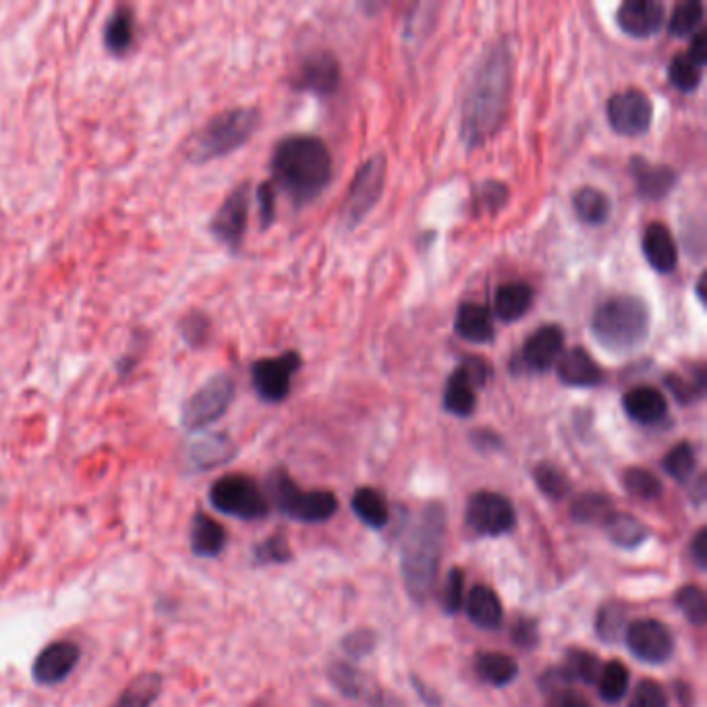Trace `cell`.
I'll use <instances>...</instances> for the list:
<instances>
[{
	"instance_id": "1",
	"label": "cell",
	"mask_w": 707,
	"mask_h": 707,
	"mask_svg": "<svg viewBox=\"0 0 707 707\" xmlns=\"http://www.w3.org/2000/svg\"><path fill=\"white\" fill-rule=\"evenodd\" d=\"M513 69V48L506 38L477 63L461 108V137L469 150L482 148L506 123Z\"/></svg>"
},
{
	"instance_id": "2",
	"label": "cell",
	"mask_w": 707,
	"mask_h": 707,
	"mask_svg": "<svg viewBox=\"0 0 707 707\" xmlns=\"http://www.w3.org/2000/svg\"><path fill=\"white\" fill-rule=\"evenodd\" d=\"M272 185L301 208L328 187L332 179V156L316 135H289L280 139L270 158Z\"/></svg>"
},
{
	"instance_id": "3",
	"label": "cell",
	"mask_w": 707,
	"mask_h": 707,
	"mask_svg": "<svg viewBox=\"0 0 707 707\" xmlns=\"http://www.w3.org/2000/svg\"><path fill=\"white\" fill-rule=\"evenodd\" d=\"M446 531V511L442 504H428L401 548V573L407 593L415 602L428 600L434 587Z\"/></svg>"
},
{
	"instance_id": "4",
	"label": "cell",
	"mask_w": 707,
	"mask_h": 707,
	"mask_svg": "<svg viewBox=\"0 0 707 707\" xmlns=\"http://www.w3.org/2000/svg\"><path fill=\"white\" fill-rule=\"evenodd\" d=\"M591 334L610 353H631L639 349L652 328L649 305L635 295L610 297L591 316Z\"/></svg>"
},
{
	"instance_id": "5",
	"label": "cell",
	"mask_w": 707,
	"mask_h": 707,
	"mask_svg": "<svg viewBox=\"0 0 707 707\" xmlns=\"http://www.w3.org/2000/svg\"><path fill=\"white\" fill-rule=\"evenodd\" d=\"M262 115L253 106H237L218 112L200 131H195L183 146L191 164H208L245 146L258 131Z\"/></svg>"
},
{
	"instance_id": "6",
	"label": "cell",
	"mask_w": 707,
	"mask_h": 707,
	"mask_svg": "<svg viewBox=\"0 0 707 707\" xmlns=\"http://www.w3.org/2000/svg\"><path fill=\"white\" fill-rule=\"evenodd\" d=\"M266 498L282 515L301 523H326L338 511V500L328 490L303 492L285 469H274L266 482Z\"/></svg>"
},
{
	"instance_id": "7",
	"label": "cell",
	"mask_w": 707,
	"mask_h": 707,
	"mask_svg": "<svg viewBox=\"0 0 707 707\" xmlns=\"http://www.w3.org/2000/svg\"><path fill=\"white\" fill-rule=\"evenodd\" d=\"M208 500L218 513L241 521H260L270 513L266 492L245 473L218 477L208 492Z\"/></svg>"
},
{
	"instance_id": "8",
	"label": "cell",
	"mask_w": 707,
	"mask_h": 707,
	"mask_svg": "<svg viewBox=\"0 0 707 707\" xmlns=\"http://www.w3.org/2000/svg\"><path fill=\"white\" fill-rule=\"evenodd\" d=\"M384 185H386V156L374 154L357 168V173L351 181L347 200L341 210V222L345 231H353L355 226H359L367 218V214L376 208L384 193Z\"/></svg>"
},
{
	"instance_id": "9",
	"label": "cell",
	"mask_w": 707,
	"mask_h": 707,
	"mask_svg": "<svg viewBox=\"0 0 707 707\" xmlns=\"http://www.w3.org/2000/svg\"><path fill=\"white\" fill-rule=\"evenodd\" d=\"M235 399V382L229 374L212 376L202 388H197L189 401L183 405L181 423L187 432H202L212 426L226 411Z\"/></svg>"
},
{
	"instance_id": "10",
	"label": "cell",
	"mask_w": 707,
	"mask_h": 707,
	"mask_svg": "<svg viewBox=\"0 0 707 707\" xmlns=\"http://www.w3.org/2000/svg\"><path fill=\"white\" fill-rule=\"evenodd\" d=\"M301 365L303 361L295 351L260 359L251 365V386L264 403H282L291 394V380Z\"/></svg>"
},
{
	"instance_id": "11",
	"label": "cell",
	"mask_w": 707,
	"mask_h": 707,
	"mask_svg": "<svg viewBox=\"0 0 707 707\" xmlns=\"http://www.w3.org/2000/svg\"><path fill=\"white\" fill-rule=\"evenodd\" d=\"M490 378V365L482 357H465L444 388V409L457 417L473 415L477 390Z\"/></svg>"
},
{
	"instance_id": "12",
	"label": "cell",
	"mask_w": 707,
	"mask_h": 707,
	"mask_svg": "<svg viewBox=\"0 0 707 707\" xmlns=\"http://www.w3.org/2000/svg\"><path fill=\"white\" fill-rule=\"evenodd\" d=\"M471 531L484 537H498L513 531L517 523V511L513 502L498 492H475L467 502L465 513Z\"/></svg>"
},
{
	"instance_id": "13",
	"label": "cell",
	"mask_w": 707,
	"mask_h": 707,
	"mask_svg": "<svg viewBox=\"0 0 707 707\" xmlns=\"http://www.w3.org/2000/svg\"><path fill=\"white\" fill-rule=\"evenodd\" d=\"M249 206H251V187L249 183H241L226 195V200L216 210L210 222L212 237L233 253H237L243 245L247 224H249Z\"/></svg>"
},
{
	"instance_id": "14",
	"label": "cell",
	"mask_w": 707,
	"mask_h": 707,
	"mask_svg": "<svg viewBox=\"0 0 707 707\" xmlns=\"http://www.w3.org/2000/svg\"><path fill=\"white\" fill-rule=\"evenodd\" d=\"M625 639L629 652L643 664L658 666L666 664L674 654V635L660 620L641 618L631 622L625 629Z\"/></svg>"
},
{
	"instance_id": "15",
	"label": "cell",
	"mask_w": 707,
	"mask_h": 707,
	"mask_svg": "<svg viewBox=\"0 0 707 707\" xmlns=\"http://www.w3.org/2000/svg\"><path fill=\"white\" fill-rule=\"evenodd\" d=\"M610 127L627 137L645 135L654 121V104L649 96L637 88L622 90L610 96L606 104Z\"/></svg>"
},
{
	"instance_id": "16",
	"label": "cell",
	"mask_w": 707,
	"mask_h": 707,
	"mask_svg": "<svg viewBox=\"0 0 707 707\" xmlns=\"http://www.w3.org/2000/svg\"><path fill=\"white\" fill-rule=\"evenodd\" d=\"M81 662V645L71 639L48 643L32 664V676L40 687L65 683Z\"/></svg>"
},
{
	"instance_id": "17",
	"label": "cell",
	"mask_w": 707,
	"mask_h": 707,
	"mask_svg": "<svg viewBox=\"0 0 707 707\" xmlns=\"http://www.w3.org/2000/svg\"><path fill=\"white\" fill-rule=\"evenodd\" d=\"M341 86V65L328 50L309 54L293 77V88L318 96L334 94Z\"/></svg>"
},
{
	"instance_id": "18",
	"label": "cell",
	"mask_w": 707,
	"mask_h": 707,
	"mask_svg": "<svg viewBox=\"0 0 707 707\" xmlns=\"http://www.w3.org/2000/svg\"><path fill=\"white\" fill-rule=\"evenodd\" d=\"M564 351V332L556 324H546L537 328L521 347V367L523 372L544 374L556 365Z\"/></svg>"
},
{
	"instance_id": "19",
	"label": "cell",
	"mask_w": 707,
	"mask_h": 707,
	"mask_svg": "<svg viewBox=\"0 0 707 707\" xmlns=\"http://www.w3.org/2000/svg\"><path fill=\"white\" fill-rule=\"evenodd\" d=\"M664 5L658 0H627L616 11L620 32L631 38H652L664 25Z\"/></svg>"
},
{
	"instance_id": "20",
	"label": "cell",
	"mask_w": 707,
	"mask_h": 707,
	"mask_svg": "<svg viewBox=\"0 0 707 707\" xmlns=\"http://www.w3.org/2000/svg\"><path fill=\"white\" fill-rule=\"evenodd\" d=\"M556 374L562 384L573 388H593L600 386L606 378L604 370L583 347H573L562 351L556 361Z\"/></svg>"
},
{
	"instance_id": "21",
	"label": "cell",
	"mask_w": 707,
	"mask_h": 707,
	"mask_svg": "<svg viewBox=\"0 0 707 707\" xmlns=\"http://www.w3.org/2000/svg\"><path fill=\"white\" fill-rule=\"evenodd\" d=\"M631 175L637 193L645 200H662L676 185V173L670 166L647 162L641 156L631 158Z\"/></svg>"
},
{
	"instance_id": "22",
	"label": "cell",
	"mask_w": 707,
	"mask_h": 707,
	"mask_svg": "<svg viewBox=\"0 0 707 707\" xmlns=\"http://www.w3.org/2000/svg\"><path fill=\"white\" fill-rule=\"evenodd\" d=\"M622 409L641 426H656L668 415V401L654 386H635L622 397Z\"/></svg>"
},
{
	"instance_id": "23",
	"label": "cell",
	"mask_w": 707,
	"mask_h": 707,
	"mask_svg": "<svg viewBox=\"0 0 707 707\" xmlns=\"http://www.w3.org/2000/svg\"><path fill=\"white\" fill-rule=\"evenodd\" d=\"M643 256L660 274H670L678 264V247L670 229L662 222L647 224L643 233Z\"/></svg>"
},
{
	"instance_id": "24",
	"label": "cell",
	"mask_w": 707,
	"mask_h": 707,
	"mask_svg": "<svg viewBox=\"0 0 707 707\" xmlns=\"http://www.w3.org/2000/svg\"><path fill=\"white\" fill-rule=\"evenodd\" d=\"M226 542H229V533L224 525L206 515L204 511H197L189 525V548L197 558H216L224 552Z\"/></svg>"
},
{
	"instance_id": "25",
	"label": "cell",
	"mask_w": 707,
	"mask_h": 707,
	"mask_svg": "<svg viewBox=\"0 0 707 707\" xmlns=\"http://www.w3.org/2000/svg\"><path fill=\"white\" fill-rule=\"evenodd\" d=\"M455 332L473 345H488L494 341V318L488 305L463 303L455 316Z\"/></svg>"
},
{
	"instance_id": "26",
	"label": "cell",
	"mask_w": 707,
	"mask_h": 707,
	"mask_svg": "<svg viewBox=\"0 0 707 707\" xmlns=\"http://www.w3.org/2000/svg\"><path fill=\"white\" fill-rule=\"evenodd\" d=\"M235 457V444L224 434H204L189 446L187 459L195 471H208L229 463Z\"/></svg>"
},
{
	"instance_id": "27",
	"label": "cell",
	"mask_w": 707,
	"mask_h": 707,
	"mask_svg": "<svg viewBox=\"0 0 707 707\" xmlns=\"http://www.w3.org/2000/svg\"><path fill=\"white\" fill-rule=\"evenodd\" d=\"M465 610L469 620L479 629H498L504 620V608L500 598L496 596V591L490 589L488 585H475L471 587Z\"/></svg>"
},
{
	"instance_id": "28",
	"label": "cell",
	"mask_w": 707,
	"mask_h": 707,
	"mask_svg": "<svg viewBox=\"0 0 707 707\" xmlns=\"http://www.w3.org/2000/svg\"><path fill=\"white\" fill-rule=\"evenodd\" d=\"M164 689V676L156 670L137 674L110 703V707H154Z\"/></svg>"
},
{
	"instance_id": "29",
	"label": "cell",
	"mask_w": 707,
	"mask_h": 707,
	"mask_svg": "<svg viewBox=\"0 0 707 707\" xmlns=\"http://www.w3.org/2000/svg\"><path fill=\"white\" fill-rule=\"evenodd\" d=\"M533 305V289L527 282H506L494 295V314L502 322L521 320Z\"/></svg>"
},
{
	"instance_id": "30",
	"label": "cell",
	"mask_w": 707,
	"mask_h": 707,
	"mask_svg": "<svg viewBox=\"0 0 707 707\" xmlns=\"http://www.w3.org/2000/svg\"><path fill=\"white\" fill-rule=\"evenodd\" d=\"M135 42V15L129 7H117L104 25V48L112 56H125Z\"/></svg>"
},
{
	"instance_id": "31",
	"label": "cell",
	"mask_w": 707,
	"mask_h": 707,
	"mask_svg": "<svg viewBox=\"0 0 707 707\" xmlns=\"http://www.w3.org/2000/svg\"><path fill=\"white\" fill-rule=\"evenodd\" d=\"M606 529L608 540L618 546V548H627L633 550L637 546H641L647 540V527L633 515L629 513H616L612 511L610 517L602 523Z\"/></svg>"
},
{
	"instance_id": "32",
	"label": "cell",
	"mask_w": 707,
	"mask_h": 707,
	"mask_svg": "<svg viewBox=\"0 0 707 707\" xmlns=\"http://www.w3.org/2000/svg\"><path fill=\"white\" fill-rule=\"evenodd\" d=\"M475 672L484 683L492 687H504L517 678L519 664L515 658L502 652H484L475 658Z\"/></svg>"
},
{
	"instance_id": "33",
	"label": "cell",
	"mask_w": 707,
	"mask_h": 707,
	"mask_svg": "<svg viewBox=\"0 0 707 707\" xmlns=\"http://www.w3.org/2000/svg\"><path fill=\"white\" fill-rule=\"evenodd\" d=\"M573 208L581 222L589 226H602L610 218V197L598 187H581L573 195Z\"/></svg>"
},
{
	"instance_id": "34",
	"label": "cell",
	"mask_w": 707,
	"mask_h": 707,
	"mask_svg": "<svg viewBox=\"0 0 707 707\" xmlns=\"http://www.w3.org/2000/svg\"><path fill=\"white\" fill-rule=\"evenodd\" d=\"M353 513L372 529H382L390 521V508L386 498L374 488H359L351 500Z\"/></svg>"
},
{
	"instance_id": "35",
	"label": "cell",
	"mask_w": 707,
	"mask_h": 707,
	"mask_svg": "<svg viewBox=\"0 0 707 707\" xmlns=\"http://www.w3.org/2000/svg\"><path fill=\"white\" fill-rule=\"evenodd\" d=\"M564 676V681L571 687L573 683L591 685L598 683V676L602 672V662L596 654L587 652V649H569L564 664L558 668Z\"/></svg>"
},
{
	"instance_id": "36",
	"label": "cell",
	"mask_w": 707,
	"mask_h": 707,
	"mask_svg": "<svg viewBox=\"0 0 707 707\" xmlns=\"http://www.w3.org/2000/svg\"><path fill=\"white\" fill-rule=\"evenodd\" d=\"M598 691L602 701L614 705L625 699L627 691H629V670L627 666L612 660L608 664L602 666V672L598 676Z\"/></svg>"
},
{
	"instance_id": "37",
	"label": "cell",
	"mask_w": 707,
	"mask_h": 707,
	"mask_svg": "<svg viewBox=\"0 0 707 707\" xmlns=\"http://www.w3.org/2000/svg\"><path fill=\"white\" fill-rule=\"evenodd\" d=\"M703 79V67L699 63H695L687 52L676 54L674 59L668 65V81L670 86L676 88L678 92L683 94H691L695 90H699Z\"/></svg>"
},
{
	"instance_id": "38",
	"label": "cell",
	"mask_w": 707,
	"mask_h": 707,
	"mask_svg": "<svg viewBox=\"0 0 707 707\" xmlns=\"http://www.w3.org/2000/svg\"><path fill=\"white\" fill-rule=\"evenodd\" d=\"M701 21H703V5L699 0H685V3L674 7L668 19V34L676 38L695 36Z\"/></svg>"
},
{
	"instance_id": "39",
	"label": "cell",
	"mask_w": 707,
	"mask_h": 707,
	"mask_svg": "<svg viewBox=\"0 0 707 707\" xmlns=\"http://www.w3.org/2000/svg\"><path fill=\"white\" fill-rule=\"evenodd\" d=\"M612 513V502L608 496L598 494V492H587L581 494L573 506H571V517L577 523H604Z\"/></svg>"
},
{
	"instance_id": "40",
	"label": "cell",
	"mask_w": 707,
	"mask_h": 707,
	"mask_svg": "<svg viewBox=\"0 0 707 707\" xmlns=\"http://www.w3.org/2000/svg\"><path fill=\"white\" fill-rule=\"evenodd\" d=\"M662 467L672 479H676V482L687 484L697 467L695 448L689 442H681V444L672 446L662 461Z\"/></svg>"
},
{
	"instance_id": "41",
	"label": "cell",
	"mask_w": 707,
	"mask_h": 707,
	"mask_svg": "<svg viewBox=\"0 0 707 707\" xmlns=\"http://www.w3.org/2000/svg\"><path fill=\"white\" fill-rule=\"evenodd\" d=\"M627 608L618 602H608L600 608L596 618V633L604 643H614L625 635Z\"/></svg>"
},
{
	"instance_id": "42",
	"label": "cell",
	"mask_w": 707,
	"mask_h": 707,
	"mask_svg": "<svg viewBox=\"0 0 707 707\" xmlns=\"http://www.w3.org/2000/svg\"><path fill=\"white\" fill-rule=\"evenodd\" d=\"M622 486L627 488L631 496L641 500H656L662 494L660 479L643 467H629L622 473Z\"/></svg>"
},
{
	"instance_id": "43",
	"label": "cell",
	"mask_w": 707,
	"mask_h": 707,
	"mask_svg": "<svg viewBox=\"0 0 707 707\" xmlns=\"http://www.w3.org/2000/svg\"><path fill=\"white\" fill-rule=\"evenodd\" d=\"M676 608L687 618V622L695 627H703L707 620V600L699 585H685L674 598Z\"/></svg>"
},
{
	"instance_id": "44",
	"label": "cell",
	"mask_w": 707,
	"mask_h": 707,
	"mask_svg": "<svg viewBox=\"0 0 707 707\" xmlns=\"http://www.w3.org/2000/svg\"><path fill=\"white\" fill-rule=\"evenodd\" d=\"M533 479L537 488H540L542 494H546L552 500H560L571 492V482L569 477L564 475L558 467L550 465V463H540L533 469Z\"/></svg>"
},
{
	"instance_id": "45",
	"label": "cell",
	"mask_w": 707,
	"mask_h": 707,
	"mask_svg": "<svg viewBox=\"0 0 707 707\" xmlns=\"http://www.w3.org/2000/svg\"><path fill=\"white\" fill-rule=\"evenodd\" d=\"M508 200V187L500 181H484L473 189L475 214H496Z\"/></svg>"
},
{
	"instance_id": "46",
	"label": "cell",
	"mask_w": 707,
	"mask_h": 707,
	"mask_svg": "<svg viewBox=\"0 0 707 707\" xmlns=\"http://www.w3.org/2000/svg\"><path fill=\"white\" fill-rule=\"evenodd\" d=\"M179 330H181V336H183V341L193 347V349H200L206 345V341L210 338V320L206 314H202V311H191V314L183 316L181 324H179Z\"/></svg>"
},
{
	"instance_id": "47",
	"label": "cell",
	"mask_w": 707,
	"mask_h": 707,
	"mask_svg": "<svg viewBox=\"0 0 707 707\" xmlns=\"http://www.w3.org/2000/svg\"><path fill=\"white\" fill-rule=\"evenodd\" d=\"M666 386L670 388V392L674 394L678 403L689 405V403H695L703 397L705 376H703V372H699L697 378L689 380V378H683L678 374H670V376H666Z\"/></svg>"
},
{
	"instance_id": "48",
	"label": "cell",
	"mask_w": 707,
	"mask_h": 707,
	"mask_svg": "<svg viewBox=\"0 0 707 707\" xmlns=\"http://www.w3.org/2000/svg\"><path fill=\"white\" fill-rule=\"evenodd\" d=\"M330 681H332V685H334L338 691H341L345 697H351V699H357V697L361 695V691H363V678H361V674H359L353 666H349V664H345V662L332 664V668H330Z\"/></svg>"
},
{
	"instance_id": "49",
	"label": "cell",
	"mask_w": 707,
	"mask_h": 707,
	"mask_svg": "<svg viewBox=\"0 0 707 707\" xmlns=\"http://www.w3.org/2000/svg\"><path fill=\"white\" fill-rule=\"evenodd\" d=\"M291 548L285 540V535H270L268 540L253 548V558L260 564H280L291 560Z\"/></svg>"
},
{
	"instance_id": "50",
	"label": "cell",
	"mask_w": 707,
	"mask_h": 707,
	"mask_svg": "<svg viewBox=\"0 0 707 707\" xmlns=\"http://www.w3.org/2000/svg\"><path fill=\"white\" fill-rule=\"evenodd\" d=\"M463 589H465V575L461 569H450L444 589H442V608L446 614H455L463 608Z\"/></svg>"
},
{
	"instance_id": "51",
	"label": "cell",
	"mask_w": 707,
	"mask_h": 707,
	"mask_svg": "<svg viewBox=\"0 0 707 707\" xmlns=\"http://www.w3.org/2000/svg\"><path fill=\"white\" fill-rule=\"evenodd\" d=\"M629 707H668V695L656 681H641L633 691Z\"/></svg>"
},
{
	"instance_id": "52",
	"label": "cell",
	"mask_w": 707,
	"mask_h": 707,
	"mask_svg": "<svg viewBox=\"0 0 707 707\" xmlns=\"http://www.w3.org/2000/svg\"><path fill=\"white\" fill-rule=\"evenodd\" d=\"M511 637H513V643L521 649H533L537 643H540V631H537L535 620L523 618V616L513 622Z\"/></svg>"
},
{
	"instance_id": "53",
	"label": "cell",
	"mask_w": 707,
	"mask_h": 707,
	"mask_svg": "<svg viewBox=\"0 0 707 707\" xmlns=\"http://www.w3.org/2000/svg\"><path fill=\"white\" fill-rule=\"evenodd\" d=\"M258 208H260V224L266 231L276 220V187L270 181L258 187Z\"/></svg>"
},
{
	"instance_id": "54",
	"label": "cell",
	"mask_w": 707,
	"mask_h": 707,
	"mask_svg": "<svg viewBox=\"0 0 707 707\" xmlns=\"http://www.w3.org/2000/svg\"><path fill=\"white\" fill-rule=\"evenodd\" d=\"M345 652L353 658H365L367 654H372V649L376 647V635L367 629H359L343 639Z\"/></svg>"
},
{
	"instance_id": "55",
	"label": "cell",
	"mask_w": 707,
	"mask_h": 707,
	"mask_svg": "<svg viewBox=\"0 0 707 707\" xmlns=\"http://www.w3.org/2000/svg\"><path fill=\"white\" fill-rule=\"evenodd\" d=\"M546 707H593L585 695L575 689H560L550 693V701Z\"/></svg>"
},
{
	"instance_id": "56",
	"label": "cell",
	"mask_w": 707,
	"mask_h": 707,
	"mask_svg": "<svg viewBox=\"0 0 707 707\" xmlns=\"http://www.w3.org/2000/svg\"><path fill=\"white\" fill-rule=\"evenodd\" d=\"M691 558L701 571L707 569V529L701 527L691 540Z\"/></svg>"
},
{
	"instance_id": "57",
	"label": "cell",
	"mask_w": 707,
	"mask_h": 707,
	"mask_svg": "<svg viewBox=\"0 0 707 707\" xmlns=\"http://www.w3.org/2000/svg\"><path fill=\"white\" fill-rule=\"evenodd\" d=\"M471 442L477 450L484 452H492V450H500L502 448V438L490 430H473L471 432Z\"/></svg>"
},
{
	"instance_id": "58",
	"label": "cell",
	"mask_w": 707,
	"mask_h": 707,
	"mask_svg": "<svg viewBox=\"0 0 707 707\" xmlns=\"http://www.w3.org/2000/svg\"><path fill=\"white\" fill-rule=\"evenodd\" d=\"M687 54L695 63L705 67V63H707V34L703 30L691 38V46H689Z\"/></svg>"
},
{
	"instance_id": "59",
	"label": "cell",
	"mask_w": 707,
	"mask_h": 707,
	"mask_svg": "<svg viewBox=\"0 0 707 707\" xmlns=\"http://www.w3.org/2000/svg\"><path fill=\"white\" fill-rule=\"evenodd\" d=\"M687 695H691V689L687 685H678V699H681V703L685 707H689V703H691V699Z\"/></svg>"
},
{
	"instance_id": "60",
	"label": "cell",
	"mask_w": 707,
	"mask_h": 707,
	"mask_svg": "<svg viewBox=\"0 0 707 707\" xmlns=\"http://www.w3.org/2000/svg\"><path fill=\"white\" fill-rule=\"evenodd\" d=\"M703 285H705V282H703V276L699 278V282H697V295H699V299L703 301L705 299V295H703Z\"/></svg>"
}]
</instances>
